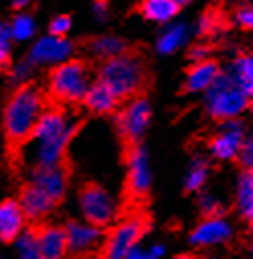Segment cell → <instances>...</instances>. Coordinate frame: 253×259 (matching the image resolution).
Wrapping results in <instances>:
<instances>
[{
    "label": "cell",
    "instance_id": "6da1fadb",
    "mask_svg": "<svg viewBox=\"0 0 253 259\" xmlns=\"http://www.w3.org/2000/svg\"><path fill=\"white\" fill-rule=\"evenodd\" d=\"M76 131V120L59 108H49L41 114L33 135L25 147V159L33 167L59 165L66 147Z\"/></svg>",
    "mask_w": 253,
    "mask_h": 259
},
{
    "label": "cell",
    "instance_id": "7a4b0ae2",
    "mask_svg": "<svg viewBox=\"0 0 253 259\" xmlns=\"http://www.w3.org/2000/svg\"><path fill=\"white\" fill-rule=\"evenodd\" d=\"M43 96L35 86L17 88L5 104L3 122L5 133L15 143H25L33 135L35 126L43 114Z\"/></svg>",
    "mask_w": 253,
    "mask_h": 259
},
{
    "label": "cell",
    "instance_id": "3957f363",
    "mask_svg": "<svg viewBox=\"0 0 253 259\" xmlns=\"http://www.w3.org/2000/svg\"><path fill=\"white\" fill-rule=\"evenodd\" d=\"M145 80V68L139 57L120 53L116 57H110L102 63L98 82L106 84L118 98L133 96Z\"/></svg>",
    "mask_w": 253,
    "mask_h": 259
},
{
    "label": "cell",
    "instance_id": "277c9868",
    "mask_svg": "<svg viewBox=\"0 0 253 259\" xmlns=\"http://www.w3.org/2000/svg\"><path fill=\"white\" fill-rule=\"evenodd\" d=\"M247 106L249 94L229 74H221L219 80L206 90V110L213 118H237Z\"/></svg>",
    "mask_w": 253,
    "mask_h": 259
},
{
    "label": "cell",
    "instance_id": "5b68a950",
    "mask_svg": "<svg viewBox=\"0 0 253 259\" xmlns=\"http://www.w3.org/2000/svg\"><path fill=\"white\" fill-rule=\"evenodd\" d=\"M90 76L82 61H66L53 68L49 78V94L61 102H80L90 90Z\"/></svg>",
    "mask_w": 253,
    "mask_h": 259
},
{
    "label": "cell",
    "instance_id": "8992f818",
    "mask_svg": "<svg viewBox=\"0 0 253 259\" xmlns=\"http://www.w3.org/2000/svg\"><path fill=\"white\" fill-rule=\"evenodd\" d=\"M78 206L80 212L86 221L104 227L108 223H112V219L116 217V200L114 196L102 186L90 184L86 188H82L80 196H78Z\"/></svg>",
    "mask_w": 253,
    "mask_h": 259
},
{
    "label": "cell",
    "instance_id": "52a82bcc",
    "mask_svg": "<svg viewBox=\"0 0 253 259\" xmlns=\"http://www.w3.org/2000/svg\"><path fill=\"white\" fill-rule=\"evenodd\" d=\"M143 231L145 225L139 217H129L120 221L104 243V259H126V255L139 245Z\"/></svg>",
    "mask_w": 253,
    "mask_h": 259
},
{
    "label": "cell",
    "instance_id": "ba28073f",
    "mask_svg": "<svg viewBox=\"0 0 253 259\" xmlns=\"http://www.w3.org/2000/svg\"><path fill=\"white\" fill-rule=\"evenodd\" d=\"M245 128H243V122L237 120V118H229L221 124V128L217 131V135L213 137L210 141V153L217 157V159H233V157H239L241 155V149H243V143H245Z\"/></svg>",
    "mask_w": 253,
    "mask_h": 259
},
{
    "label": "cell",
    "instance_id": "9c48e42d",
    "mask_svg": "<svg viewBox=\"0 0 253 259\" xmlns=\"http://www.w3.org/2000/svg\"><path fill=\"white\" fill-rule=\"evenodd\" d=\"M74 45L66 37L47 35L41 37L29 51V59L35 66H59V63L70 61Z\"/></svg>",
    "mask_w": 253,
    "mask_h": 259
},
{
    "label": "cell",
    "instance_id": "30bf717a",
    "mask_svg": "<svg viewBox=\"0 0 253 259\" xmlns=\"http://www.w3.org/2000/svg\"><path fill=\"white\" fill-rule=\"evenodd\" d=\"M149 102L145 98H135L126 104V108L122 110L120 118H118V128L120 133L129 139V141H139L145 131H147V124H149Z\"/></svg>",
    "mask_w": 253,
    "mask_h": 259
},
{
    "label": "cell",
    "instance_id": "8fae6325",
    "mask_svg": "<svg viewBox=\"0 0 253 259\" xmlns=\"http://www.w3.org/2000/svg\"><path fill=\"white\" fill-rule=\"evenodd\" d=\"M126 184H129V192L133 196H143L151 186L149 157L143 147H135L129 153V159H126Z\"/></svg>",
    "mask_w": 253,
    "mask_h": 259
},
{
    "label": "cell",
    "instance_id": "7c38bea8",
    "mask_svg": "<svg viewBox=\"0 0 253 259\" xmlns=\"http://www.w3.org/2000/svg\"><path fill=\"white\" fill-rule=\"evenodd\" d=\"M233 229L231 225L223 219V217H208L206 221H202L190 235V243L200 249H208V247H217L223 245L231 239Z\"/></svg>",
    "mask_w": 253,
    "mask_h": 259
},
{
    "label": "cell",
    "instance_id": "4fadbf2b",
    "mask_svg": "<svg viewBox=\"0 0 253 259\" xmlns=\"http://www.w3.org/2000/svg\"><path fill=\"white\" fill-rule=\"evenodd\" d=\"M66 233H68V247L76 255H82V253L96 249L102 241L100 227L86 221V219L84 221H70L66 227Z\"/></svg>",
    "mask_w": 253,
    "mask_h": 259
},
{
    "label": "cell",
    "instance_id": "5bb4252c",
    "mask_svg": "<svg viewBox=\"0 0 253 259\" xmlns=\"http://www.w3.org/2000/svg\"><path fill=\"white\" fill-rule=\"evenodd\" d=\"M31 184L41 188L47 196H51L55 202L66 194L68 190V176L59 165H49V167H33L31 174Z\"/></svg>",
    "mask_w": 253,
    "mask_h": 259
},
{
    "label": "cell",
    "instance_id": "9a60e30c",
    "mask_svg": "<svg viewBox=\"0 0 253 259\" xmlns=\"http://www.w3.org/2000/svg\"><path fill=\"white\" fill-rule=\"evenodd\" d=\"M25 210L21 206V202L17 200H5L0 204V237L3 241H15L19 239V235L23 233V225H25Z\"/></svg>",
    "mask_w": 253,
    "mask_h": 259
},
{
    "label": "cell",
    "instance_id": "2e32d148",
    "mask_svg": "<svg viewBox=\"0 0 253 259\" xmlns=\"http://www.w3.org/2000/svg\"><path fill=\"white\" fill-rule=\"evenodd\" d=\"M37 241H39V249L45 259H63L66 253L70 251L66 229L45 227L37 233Z\"/></svg>",
    "mask_w": 253,
    "mask_h": 259
},
{
    "label": "cell",
    "instance_id": "e0dca14e",
    "mask_svg": "<svg viewBox=\"0 0 253 259\" xmlns=\"http://www.w3.org/2000/svg\"><path fill=\"white\" fill-rule=\"evenodd\" d=\"M219 76H221V70H219L217 63L210 59H202L188 72L186 88L190 92H206L219 80Z\"/></svg>",
    "mask_w": 253,
    "mask_h": 259
},
{
    "label": "cell",
    "instance_id": "ac0fdd59",
    "mask_svg": "<svg viewBox=\"0 0 253 259\" xmlns=\"http://www.w3.org/2000/svg\"><path fill=\"white\" fill-rule=\"evenodd\" d=\"M53 204H55V200L33 184H29L21 194V206H23L25 214L31 219H43L45 214L51 212Z\"/></svg>",
    "mask_w": 253,
    "mask_h": 259
},
{
    "label": "cell",
    "instance_id": "d6986e66",
    "mask_svg": "<svg viewBox=\"0 0 253 259\" xmlns=\"http://www.w3.org/2000/svg\"><path fill=\"white\" fill-rule=\"evenodd\" d=\"M116 100H118V96H116L106 84H102V82L92 84L90 90H88V94H86V98H84L86 108H88L90 112H96V114H106V112H110V110L116 106Z\"/></svg>",
    "mask_w": 253,
    "mask_h": 259
},
{
    "label": "cell",
    "instance_id": "ffe728a7",
    "mask_svg": "<svg viewBox=\"0 0 253 259\" xmlns=\"http://www.w3.org/2000/svg\"><path fill=\"white\" fill-rule=\"evenodd\" d=\"M190 37V27L184 23H172L167 25L161 35L157 37V51L159 53H174L180 47H184V43Z\"/></svg>",
    "mask_w": 253,
    "mask_h": 259
},
{
    "label": "cell",
    "instance_id": "44dd1931",
    "mask_svg": "<svg viewBox=\"0 0 253 259\" xmlns=\"http://www.w3.org/2000/svg\"><path fill=\"white\" fill-rule=\"evenodd\" d=\"M180 7L178 0H143L141 13L153 23H170L178 15Z\"/></svg>",
    "mask_w": 253,
    "mask_h": 259
},
{
    "label": "cell",
    "instance_id": "7402d4cb",
    "mask_svg": "<svg viewBox=\"0 0 253 259\" xmlns=\"http://www.w3.org/2000/svg\"><path fill=\"white\" fill-rule=\"evenodd\" d=\"M227 74L253 98V55H243L235 59Z\"/></svg>",
    "mask_w": 253,
    "mask_h": 259
},
{
    "label": "cell",
    "instance_id": "603a6c76",
    "mask_svg": "<svg viewBox=\"0 0 253 259\" xmlns=\"http://www.w3.org/2000/svg\"><path fill=\"white\" fill-rule=\"evenodd\" d=\"M237 208L245 219H253V174H243L237 184Z\"/></svg>",
    "mask_w": 253,
    "mask_h": 259
},
{
    "label": "cell",
    "instance_id": "cb8c5ba5",
    "mask_svg": "<svg viewBox=\"0 0 253 259\" xmlns=\"http://www.w3.org/2000/svg\"><path fill=\"white\" fill-rule=\"evenodd\" d=\"M90 51H92V55H96L100 59H110V57H116V55H120L124 51V43L118 37L102 35V37L92 39Z\"/></svg>",
    "mask_w": 253,
    "mask_h": 259
},
{
    "label": "cell",
    "instance_id": "d4e9b609",
    "mask_svg": "<svg viewBox=\"0 0 253 259\" xmlns=\"http://www.w3.org/2000/svg\"><path fill=\"white\" fill-rule=\"evenodd\" d=\"M17 253L19 259H45L41 249H39V241L35 233H21L17 239Z\"/></svg>",
    "mask_w": 253,
    "mask_h": 259
},
{
    "label": "cell",
    "instance_id": "484cf974",
    "mask_svg": "<svg viewBox=\"0 0 253 259\" xmlns=\"http://www.w3.org/2000/svg\"><path fill=\"white\" fill-rule=\"evenodd\" d=\"M206 178H208V165H206V161L204 159H194V163L190 165V169H188V174H186V188L188 190H200L202 186H204V182H206Z\"/></svg>",
    "mask_w": 253,
    "mask_h": 259
},
{
    "label": "cell",
    "instance_id": "4316f807",
    "mask_svg": "<svg viewBox=\"0 0 253 259\" xmlns=\"http://www.w3.org/2000/svg\"><path fill=\"white\" fill-rule=\"evenodd\" d=\"M9 27H11V33H13L15 41H27V39H31L33 33H35V21H33V17L23 15V13L17 15V17L9 23Z\"/></svg>",
    "mask_w": 253,
    "mask_h": 259
},
{
    "label": "cell",
    "instance_id": "83f0119b",
    "mask_svg": "<svg viewBox=\"0 0 253 259\" xmlns=\"http://www.w3.org/2000/svg\"><path fill=\"white\" fill-rule=\"evenodd\" d=\"M13 41H15V37L11 33V27L3 25V29H0V59H3V63H7L11 57V43Z\"/></svg>",
    "mask_w": 253,
    "mask_h": 259
},
{
    "label": "cell",
    "instance_id": "f1b7e54d",
    "mask_svg": "<svg viewBox=\"0 0 253 259\" xmlns=\"http://www.w3.org/2000/svg\"><path fill=\"white\" fill-rule=\"evenodd\" d=\"M239 159H241V163L247 169H253V131L245 137V143H243V149H241Z\"/></svg>",
    "mask_w": 253,
    "mask_h": 259
},
{
    "label": "cell",
    "instance_id": "f546056e",
    "mask_svg": "<svg viewBox=\"0 0 253 259\" xmlns=\"http://www.w3.org/2000/svg\"><path fill=\"white\" fill-rule=\"evenodd\" d=\"M70 29H72V21L68 17H55L51 21V25H49L51 35H57V37H63Z\"/></svg>",
    "mask_w": 253,
    "mask_h": 259
},
{
    "label": "cell",
    "instance_id": "4dcf8cb0",
    "mask_svg": "<svg viewBox=\"0 0 253 259\" xmlns=\"http://www.w3.org/2000/svg\"><path fill=\"white\" fill-rule=\"evenodd\" d=\"M33 66H35V63H33L31 59L17 63V66H15V70H13V80H15V82H23V80H27V78L31 76V70H33Z\"/></svg>",
    "mask_w": 253,
    "mask_h": 259
},
{
    "label": "cell",
    "instance_id": "1f68e13d",
    "mask_svg": "<svg viewBox=\"0 0 253 259\" xmlns=\"http://www.w3.org/2000/svg\"><path fill=\"white\" fill-rule=\"evenodd\" d=\"M198 204H200V210L208 217H215V212L219 210V200L213 196V194H202Z\"/></svg>",
    "mask_w": 253,
    "mask_h": 259
},
{
    "label": "cell",
    "instance_id": "d6a6232c",
    "mask_svg": "<svg viewBox=\"0 0 253 259\" xmlns=\"http://www.w3.org/2000/svg\"><path fill=\"white\" fill-rule=\"evenodd\" d=\"M237 21H239L241 27L253 29V7H243V9L237 13Z\"/></svg>",
    "mask_w": 253,
    "mask_h": 259
},
{
    "label": "cell",
    "instance_id": "836d02e7",
    "mask_svg": "<svg viewBox=\"0 0 253 259\" xmlns=\"http://www.w3.org/2000/svg\"><path fill=\"white\" fill-rule=\"evenodd\" d=\"M126 259H159L153 251H151V247H135L129 255H126Z\"/></svg>",
    "mask_w": 253,
    "mask_h": 259
},
{
    "label": "cell",
    "instance_id": "e575fe53",
    "mask_svg": "<svg viewBox=\"0 0 253 259\" xmlns=\"http://www.w3.org/2000/svg\"><path fill=\"white\" fill-rule=\"evenodd\" d=\"M94 15H96L98 19H104V17H106V5H104V3H96V5H94Z\"/></svg>",
    "mask_w": 253,
    "mask_h": 259
},
{
    "label": "cell",
    "instance_id": "d590c367",
    "mask_svg": "<svg viewBox=\"0 0 253 259\" xmlns=\"http://www.w3.org/2000/svg\"><path fill=\"white\" fill-rule=\"evenodd\" d=\"M190 55H192L194 59H198V61H202V59L206 57V51H204V49H200V47H194V49H192V53H190Z\"/></svg>",
    "mask_w": 253,
    "mask_h": 259
},
{
    "label": "cell",
    "instance_id": "8d00e7d4",
    "mask_svg": "<svg viewBox=\"0 0 253 259\" xmlns=\"http://www.w3.org/2000/svg\"><path fill=\"white\" fill-rule=\"evenodd\" d=\"M29 5H31V0H13V7L19 9V11H23V9L29 7Z\"/></svg>",
    "mask_w": 253,
    "mask_h": 259
},
{
    "label": "cell",
    "instance_id": "74e56055",
    "mask_svg": "<svg viewBox=\"0 0 253 259\" xmlns=\"http://www.w3.org/2000/svg\"><path fill=\"white\" fill-rule=\"evenodd\" d=\"M210 25H213V17H204L202 21H200V27L206 31V29H210Z\"/></svg>",
    "mask_w": 253,
    "mask_h": 259
},
{
    "label": "cell",
    "instance_id": "f35d334b",
    "mask_svg": "<svg viewBox=\"0 0 253 259\" xmlns=\"http://www.w3.org/2000/svg\"><path fill=\"white\" fill-rule=\"evenodd\" d=\"M174 259H188V257H184V255H178V257H174Z\"/></svg>",
    "mask_w": 253,
    "mask_h": 259
},
{
    "label": "cell",
    "instance_id": "ab89813d",
    "mask_svg": "<svg viewBox=\"0 0 253 259\" xmlns=\"http://www.w3.org/2000/svg\"><path fill=\"white\" fill-rule=\"evenodd\" d=\"M178 3H180V5H184V3H188V0H178Z\"/></svg>",
    "mask_w": 253,
    "mask_h": 259
},
{
    "label": "cell",
    "instance_id": "60d3db41",
    "mask_svg": "<svg viewBox=\"0 0 253 259\" xmlns=\"http://www.w3.org/2000/svg\"><path fill=\"white\" fill-rule=\"evenodd\" d=\"M200 259H208V257H200Z\"/></svg>",
    "mask_w": 253,
    "mask_h": 259
}]
</instances>
